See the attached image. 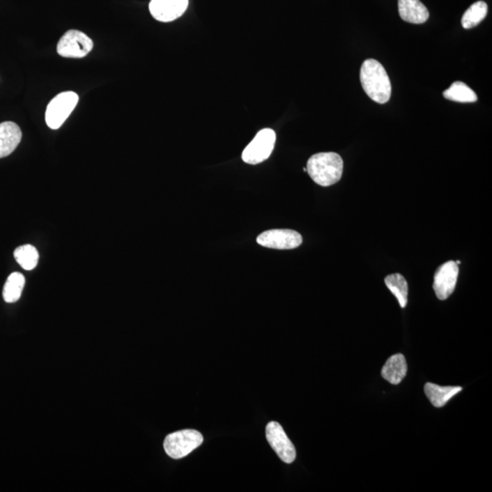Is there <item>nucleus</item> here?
Wrapping results in <instances>:
<instances>
[{"instance_id":"nucleus-1","label":"nucleus","mask_w":492,"mask_h":492,"mask_svg":"<svg viewBox=\"0 0 492 492\" xmlns=\"http://www.w3.org/2000/svg\"><path fill=\"white\" fill-rule=\"evenodd\" d=\"M360 82L367 96L379 105L391 97V82L383 65L376 59L364 61L360 70Z\"/></svg>"},{"instance_id":"nucleus-2","label":"nucleus","mask_w":492,"mask_h":492,"mask_svg":"<svg viewBox=\"0 0 492 492\" xmlns=\"http://www.w3.org/2000/svg\"><path fill=\"white\" fill-rule=\"evenodd\" d=\"M344 162L339 154L320 153L308 160L307 171L314 182L323 187L339 183L342 177Z\"/></svg>"},{"instance_id":"nucleus-3","label":"nucleus","mask_w":492,"mask_h":492,"mask_svg":"<svg viewBox=\"0 0 492 492\" xmlns=\"http://www.w3.org/2000/svg\"><path fill=\"white\" fill-rule=\"evenodd\" d=\"M203 443V437L199 431L185 429L168 435L165 438L164 447L169 457L179 459L186 457Z\"/></svg>"},{"instance_id":"nucleus-4","label":"nucleus","mask_w":492,"mask_h":492,"mask_svg":"<svg viewBox=\"0 0 492 492\" xmlns=\"http://www.w3.org/2000/svg\"><path fill=\"white\" fill-rule=\"evenodd\" d=\"M78 102V94L73 91H66L57 95L47 107V125L52 130L59 129L69 118Z\"/></svg>"},{"instance_id":"nucleus-5","label":"nucleus","mask_w":492,"mask_h":492,"mask_svg":"<svg viewBox=\"0 0 492 492\" xmlns=\"http://www.w3.org/2000/svg\"><path fill=\"white\" fill-rule=\"evenodd\" d=\"M277 135L272 129L261 130L242 154L243 161L248 164H258L268 160L274 150Z\"/></svg>"},{"instance_id":"nucleus-6","label":"nucleus","mask_w":492,"mask_h":492,"mask_svg":"<svg viewBox=\"0 0 492 492\" xmlns=\"http://www.w3.org/2000/svg\"><path fill=\"white\" fill-rule=\"evenodd\" d=\"M93 47V40L87 35L79 31H69L59 40L57 52L61 57L82 59L86 57Z\"/></svg>"},{"instance_id":"nucleus-7","label":"nucleus","mask_w":492,"mask_h":492,"mask_svg":"<svg viewBox=\"0 0 492 492\" xmlns=\"http://www.w3.org/2000/svg\"><path fill=\"white\" fill-rule=\"evenodd\" d=\"M266 440L270 446L284 463L290 464L295 461L296 452L292 441L287 437L286 432L279 423L271 422L266 429Z\"/></svg>"},{"instance_id":"nucleus-8","label":"nucleus","mask_w":492,"mask_h":492,"mask_svg":"<svg viewBox=\"0 0 492 492\" xmlns=\"http://www.w3.org/2000/svg\"><path fill=\"white\" fill-rule=\"evenodd\" d=\"M257 244L263 247L290 250L298 248L303 243L300 233L293 230L275 229L266 231L256 239Z\"/></svg>"},{"instance_id":"nucleus-9","label":"nucleus","mask_w":492,"mask_h":492,"mask_svg":"<svg viewBox=\"0 0 492 492\" xmlns=\"http://www.w3.org/2000/svg\"><path fill=\"white\" fill-rule=\"evenodd\" d=\"M459 277V266L449 261L437 269L434 275L433 289L440 300H446L454 292Z\"/></svg>"},{"instance_id":"nucleus-10","label":"nucleus","mask_w":492,"mask_h":492,"mask_svg":"<svg viewBox=\"0 0 492 492\" xmlns=\"http://www.w3.org/2000/svg\"><path fill=\"white\" fill-rule=\"evenodd\" d=\"M188 4L189 0H152L149 8L158 22H171L185 13Z\"/></svg>"},{"instance_id":"nucleus-11","label":"nucleus","mask_w":492,"mask_h":492,"mask_svg":"<svg viewBox=\"0 0 492 492\" xmlns=\"http://www.w3.org/2000/svg\"><path fill=\"white\" fill-rule=\"evenodd\" d=\"M22 132L19 125L12 121L0 124V158L10 155L19 146Z\"/></svg>"},{"instance_id":"nucleus-12","label":"nucleus","mask_w":492,"mask_h":492,"mask_svg":"<svg viewBox=\"0 0 492 492\" xmlns=\"http://www.w3.org/2000/svg\"><path fill=\"white\" fill-rule=\"evenodd\" d=\"M399 16L404 22L423 24L429 20V13L420 0H399Z\"/></svg>"},{"instance_id":"nucleus-13","label":"nucleus","mask_w":492,"mask_h":492,"mask_svg":"<svg viewBox=\"0 0 492 492\" xmlns=\"http://www.w3.org/2000/svg\"><path fill=\"white\" fill-rule=\"evenodd\" d=\"M408 372L407 361L402 354H396L388 358L382 367V378L393 385H399Z\"/></svg>"},{"instance_id":"nucleus-14","label":"nucleus","mask_w":492,"mask_h":492,"mask_svg":"<svg viewBox=\"0 0 492 492\" xmlns=\"http://www.w3.org/2000/svg\"><path fill=\"white\" fill-rule=\"evenodd\" d=\"M462 390L461 387H441L433 383H426L424 391L426 398L436 408H443L453 397Z\"/></svg>"},{"instance_id":"nucleus-15","label":"nucleus","mask_w":492,"mask_h":492,"mask_svg":"<svg viewBox=\"0 0 492 492\" xmlns=\"http://www.w3.org/2000/svg\"><path fill=\"white\" fill-rule=\"evenodd\" d=\"M443 96L447 100L461 103L476 102L478 100L474 91L471 90L469 86L461 82L452 83V85L444 91Z\"/></svg>"},{"instance_id":"nucleus-16","label":"nucleus","mask_w":492,"mask_h":492,"mask_svg":"<svg viewBox=\"0 0 492 492\" xmlns=\"http://www.w3.org/2000/svg\"><path fill=\"white\" fill-rule=\"evenodd\" d=\"M385 284L398 299L400 307L405 308L408 304V286L405 277L400 274L390 275L385 278Z\"/></svg>"},{"instance_id":"nucleus-17","label":"nucleus","mask_w":492,"mask_h":492,"mask_svg":"<svg viewBox=\"0 0 492 492\" xmlns=\"http://www.w3.org/2000/svg\"><path fill=\"white\" fill-rule=\"evenodd\" d=\"M25 286V277L20 272H13L8 277L4 289H3V298L7 303H15L20 300V296Z\"/></svg>"},{"instance_id":"nucleus-18","label":"nucleus","mask_w":492,"mask_h":492,"mask_svg":"<svg viewBox=\"0 0 492 492\" xmlns=\"http://www.w3.org/2000/svg\"><path fill=\"white\" fill-rule=\"evenodd\" d=\"M488 13V6L485 2L478 1L471 5L462 17L461 24L464 29H472L485 19Z\"/></svg>"},{"instance_id":"nucleus-19","label":"nucleus","mask_w":492,"mask_h":492,"mask_svg":"<svg viewBox=\"0 0 492 492\" xmlns=\"http://www.w3.org/2000/svg\"><path fill=\"white\" fill-rule=\"evenodd\" d=\"M14 257L23 269L33 270L38 263V252L33 245L20 246L14 252Z\"/></svg>"}]
</instances>
